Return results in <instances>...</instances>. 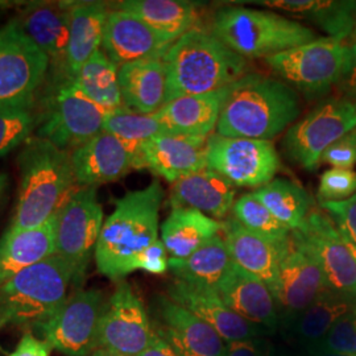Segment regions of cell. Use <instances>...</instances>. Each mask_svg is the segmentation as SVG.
<instances>
[{
    "mask_svg": "<svg viewBox=\"0 0 356 356\" xmlns=\"http://www.w3.org/2000/svg\"><path fill=\"white\" fill-rule=\"evenodd\" d=\"M301 110L300 92L276 76L251 72L229 85L216 134L270 141L292 127Z\"/></svg>",
    "mask_w": 356,
    "mask_h": 356,
    "instance_id": "cell-1",
    "label": "cell"
},
{
    "mask_svg": "<svg viewBox=\"0 0 356 356\" xmlns=\"http://www.w3.org/2000/svg\"><path fill=\"white\" fill-rule=\"evenodd\" d=\"M164 189L159 181L115 201V210L103 223L95 248L98 270L120 281L136 270V261L159 239V218Z\"/></svg>",
    "mask_w": 356,
    "mask_h": 356,
    "instance_id": "cell-2",
    "label": "cell"
},
{
    "mask_svg": "<svg viewBox=\"0 0 356 356\" xmlns=\"http://www.w3.org/2000/svg\"><path fill=\"white\" fill-rule=\"evenodd\" d=\"M163 63L166 72L165 103L226 89L251 73L247 58L201 26L175 41L164 54Z\"/></svg>",
    "mask_w": 356,
    "mask_h": 356,
    "instance_id": "cell-3",
    "label": "cell"
},
{
    "mask_svg": "<svg viewBox=\"0 0 356 356\" xmlns=\"http://www.w3.org/2000/svg\"><path fill=\"white\" fill-rule=\"evenodd\" d=\"M20 184L8 231L36 229L54 216L74 191L72 152L38 136L17 156Z\"/></svg>",
    "mask_w": 356,
    "mask_h": 356,
    "instance_id": "cell-4",
    "label": "cell"
},
{
    "mask_svg": "<svg viewBox=\"0 0 356 356\" xmlns=\"http://www.w3.org/2000/svg\"><path fill=\"white\" fill-rule=\"evenodd\" d=\"M211 32L247 60H266L318 38L310 26L282 13L239 4L225 6L216 13Z\"/></svg>",
    "mask_w": 356,
    "mask_h": 356,
    "instance_id": "cell-5",
    "label": "cell"
},
{
    "mask_svg": "<svg viewBox=\"0 0 356 356\" xmlns=\"http://www.w3.org/2000/svg\"><path fill=\"white\" fill-rule=\"evenodd\" d=\"M69 285V268L56 254L26 268L0 286V329H40L63 305Z\"/></svg>",
    "mask_w": 356,
    "mask_h": 356,
    "instance_id": "cell-6",
    "label": "cell"
},
{
    "mask_svg": "<svg viewBox=\"0 0 356 356\" xmlns=\"http://www.w3.org/2000/svg\"><path fill=\"white\" fill-rule=\"evenodd\" d=\"M42 108L36 119V136L73 152L103 132L108 114L90 101L69 78H48Z\"/></svg>",
    "mask_w": 356,
    "mask_h": 356,
    "instance_id": "cell-7",
    "label": "cell"
},
{
    "mask_svg": "<svg viewBox=\"0 0 356 356\" xmlns=\"http://www.w3.org/2000/svg\"><path fill=\"white\" fill-rule=\"evenodd\" d=\"M47 54L26 36L16 19L0 28V114L31 111L48 79Z\"/></svg>",
    "mask_w": 356,
    "mask_h": 356,
    "instance_id": "cell-8",
    "label": "cell"
},
{
    "mask_svg": "<svg viewBox=\"0 0 356 356\" xmlns=\"http://www.w3.org/2000/svg\"><path fill=\"white\" fill-rule=\"evenodd\" d=\"M350 54L351 44L347 41L318 38L266 58V64L297 92L321 97L338 85Z\"/></svg>",
    "mask_w": 356,
    "mask_h": 356,
    "instance_id": "cell-9",
    "label": "cell"
},
{
    "mask_svg": "<svg viewBox=\"0 0 356 356\" xmlns=\"http://www.w3.org/2000/svg\"><path fill=\"white\" fill-rule=\"evenodd\" d=\"M102 227L103 209L97 188H76L57 211L54 254L69 268L76 291L85 284Z\"/></svg>",
    "mask_w": 356,
    "mask_h": 356,
    "instance_id": "cell-10",
    "label": "cell"
},
{
    "mask_svg": "<svg viewBox=\"0 0 356 356\" xmlns=\"http://www.w3.org/2000/svg\"><path fill=\"white\" fill-rule=\"evenodd\" d=\"M356 128V104L344 98L319 103L296 122L284 136L282 147L297 165L314 170L325 151Z\"/></svg>",
    "mask_w": 356,
    "mask_h": 356,
    "instance_id": "cell-11",
    "label": "cell"
},
{
    "mask_svg": "<svg viewBox=\"0 0 356 356\" xmlns=\"http://www.w3.org/2000/svg\"><path fill=\"white\" fill-rule=\"evenodd\" d=\"M207 168L227 178L234 186L260 189L281 169L272 141L225 138L213 134L206 145Z\"/></svg>",
    "mask_w": 356,
    "mask_h": 356,
    "instance_id": "cell-12",
    "label": "cell"
},
{
    "mask_svg": "<svg viewBox=\"0 0 356 356\" xmlns=\"http://www.w3.org/2000/svg\"><path fill=\"white\" fill-rule=\"evenodd\" d=\"M106 305L101 291H76L40 330L44 341L67 356H86L98 348V330Z\"/></svg>",
    "mask_w": 356,
    "mask_h": 356,
    "instance_id": "cell-13",
    "label": "cell"
},
{
    "mask_svg": "<svg viewBox=\"0 0 356 356\" xmlns=\"http://www.w3.org/2000/svg\"><path fill=\"white\" fill-rule=\"evenodd\" d=\"M292 232L318 263L327 289L356 301L355 260L330 216L314 209Z\"/></svg>",
    "mask_w": 356,
    "mask_h": 356,
    "instance_id": "cell-14",
    "label": "cell"
},
{
    "mask_svg": "<svg viewBox=\"0 0 356 356\" xmlns=\"http://www.w3.org/2000/svg\"><path fill=\"white\" fill-rule=\"evenodd\" d=\"M152 322L132 286L122 281L103 307L98 348L123 356H139L152 341Z\"/></svg>",
    "mask_w": 356,
    "mask_h": 356,
    "instance_id": "cell-15",
    "label": "cell"
},
{
    "mask_svg": "<svg viewBox=\"0 0 356 356\" xmlns=\"http://www.w3.org/2000/svg\"><path fill=\"white\" fill-rule=\"evenodd\" d=\"M326 289V281L318 263L292 232L281 254L277 289L275 292L280 309V323L305 310Z\"/></svg>",
    "mask_w": 356,
    "mask_h": 356,
    "instance_id": "cell-16",
    "label": "cell"
},
{
    "mask_svg": "<svg viewBox=\"0 0 356 356\" xmlns=\"http://www.w3.org/2000/svg\"><path fill=\"white\" fill-rule=\"evenodd\" d=\"M152 329L181 356H225L227 342L209 323L168 296L154 301Z\"/></svg>",
    "mask_w": 356,
    "mask_h": 356,
    "instance_id": "cell-17",
    "label": "cell"
},
{
    "mask_svg": "<svg viewBox=\"0 0 356 356\" xmlns=\"http://www.w3.org/2000/svg\"><path fill=\"white\" fill-rule=\"evenodd\" d=\"M72 1H31L16 17L24 31L49 58L48 78H66L65 57L70 33Z\"/></svg>",
    "mask_w": 356,
    "mask_h": 356,
    "instance_id": "cell-18",
    "label": "cell"
},
{
    "mask_svg": "<svg viewBox=\"0 0 356 356\" xmlns=\"http://www.w3.org/2000/svg\"><path fill=\"white\" fill-rule=\"evenodd\" d=\"M216 293L234 313L269 335L280 329V309L275 294L263 281L235 263L218 285Z\"/></svg>",
    "mask_w": 356,
    "mask_h": 356,
    "instance_id": "cell-19",
    "label": "cell"
},
{
    "mask_svg": "<svg viewBox=\"0 0 356 356\" xmlns=\"http://www.w3.org/2000/svg\"><path fill=\"white\" fill-rule=\"evenodd\" d=\"M168 297L209 323L226 342L269 335L264 329L234 313L214 289L176 279L168 286Z\"/></svg>",
    "mask_w": 356,
    "mask_h": 356,
    "instance_id": "cell-20",
    "label": "cell"
},
{
    "mask_svg": "<svg viewBox=\"0 0 356 356\" xmlns=\"http://www.w3.org/2000/svg\"><path fill=\"white\" fill-rule=\"evenodd\" d=\"M170 45L134 13L119 8L108 13L102 51L119 67L140 60L163 58Z\"/></svg>",
    "mask_w": 356,
    "mask_h": 356,
    "instance_id": "cell-21",
    "label": "cell"
},
{
    "mask_svg": "<svg viewBox=\"0 0 356 356\" xmlns=\"http://www.w3.org/2000/svg\"><path fill=\"white\" fill-rule=\"evenodd\" d=\"M209 138L163 134L141 144L144 169L175 184L207 168L206 145Z\"/></svg>",
    "mask_w": 356,
    "mask_h": 356,
    "instance_id": "cell-22",
    "label": "cell"
},
{
    "mask_svg": "<svg viewBox=\"0 0 356 356\" xmlns=\"http://www.w3.org/2000/svg\"><path fill=\"white\" fill-rule=\"evenodd\" d=\"M72 164L76 184L90 188L115 182L135 169L127 145L106 131L73 151Z\"/></svg>",
    "mask_w": 356,
    "mask_h": 356,
    "instance_id": "cell-23",
    "label": "cell"
},
{
    "mask_svg": "<svg viewBox=\"0 0 356 356\" xmlns=\"http://www.w3.org/2000/svg\"><path fill=\"white\" fill-rule=\"evenodd\" d=\"M356 301L326 289L296 317L280 323L281 335L304 355L314 351L337 321L355 312Z\"/></svg>",
    "mask_w": 356,
    "mask_h": 356,
    "instance_id": "cell-24",
    "label": "cell"
},
{
    "mask_svg": "<svg viewBox=\"0 0 356 356\" xmlns=\"http://www.w3.org/2000/svg\"><path fill=\"white\" fill-rule=\"evenodd\" d=\"M222 231L232 261L263 281L275 294L284 250L245 229L234 216L222 222Z\"/></svg>",
    "mask_w": 356,
    "mask_h": 356,
    "instance_id": "cell-25",
    "label": "cell"
},
{
    "mask_svg": "<svg viewBox=\"0 0 356 356\" xmlns=\"http://www.w3.org/2000/svg\"><path fill=\"white\" fill-rule=\"evenodd\" d=\"M234 4H254L288 13L341 41L353 36L355 29L356 0H251Z\"/></svg>",
    "mask_w": 356,
    "mask_h": 356,
    "instance_id": "cell-26",
    "label": "cell"
},
{
    "mask_svg": "<svg viewBox=\"0 0 356 356\" xmlns=\"http://www.w3.org/2000/svg\"><path fill=\"white\" fill-rule=\"evenodd\" d=\"M227 90L181 97L168 102L156 113L166 134L210 138L216 129Z\"/></svg>",
    "mask_w": 356,
    "mask_h": 356,
    "instance_id": "cell-27",
    "label": "cell"
},
{
    "mask_svg": "<svg viewBox=\"0 0 356 356\" xmlns=\"http://www.w3.org/2000/svg\"><path fill=\"white\" fill-rule=\"evenodd\" d=\"M57 213L36 229L6 231L0 239V286L56 252Z\"/></svg>",
    "mask_w": 356,
    "mask_h": 356,
    "instance_id": "cell-28",
    "label": "cell"
},
{
    "mask_svg": "<svg viewBox=\"0 0 356 356\" xmlns=\"http://www.w3.org/2000/svg\"><path fill=\"white\" fill-rule=\"evenodd\" d=\"M235 186L210 168L172 184L169 202L172 209L191 207L214 219L229 216L235 204Z\"/></svg>",
    "mask_w": 356,
    "mask_h": 356,
    "instance_id": "cell-29",
    "label": "cell"
},
{
    "mask_svg": "<svg viewBox=\"0 0 356 356\" xmlns=\"http://www.w3.org/2000/svg\"><path fill=\"white\" fill-rule=\"evenodd\" d=\"M108 6L102 1H72L70 33L65 57V76L74 81L82 66L101 51Z\"/></svg>",
    "mask_w": 356,
    "mask_h": 356,
    "instance_id": "cell-30",
    "label": "cell"
},
{
    "mask_svg": "<svg viewBox=\"0 0 356 356\" xmlns=\"http://www.w3.org/2000/svg\"><path fill=\"white\" fill-rule=\"evenodd\" d=\"M119 85L127 108L140 114H156L166 99V72L163 58L140 60L120 66Z\"/></svg>",
    "mask_w": 356,
    "mask_h": 356,
    "instance_id": "cell-31",
    "label": "cell"
},
{
    "mask_svg": "<svg viewBox=\"0 0 356 356\" xmlns=\"http://www.w3.org/2000/svg\"><path fill=\"white\" fill-rule=\"evenodd\" d=\"M115 8L134 13L147 26L173 44L200 22L198 7L182 0H124L116 3Z\"/></svg>",
    "mask_w": 356,
    "mask_h": 356,
    "instance_id": "cell-32",
    "label": "cell"
},
{
    "mask_svg": "<svg viewBox=\"0 0 356 356\" xmlns=\"http://www.w3.org/2000/svg\"><path fill=\"white\" fill-rule=\"evenodd\" d=\"M222 222L191 209H172L161 225V242L172 259H186L219 235Z\"/></svg>",
    "mask_w": 356,
    "mask_h": 356,
    "instance_id": "cell-33",
    "label": "cell"
},
{
    "mask_svg": "<svg viewBox=\"0 0 356 356\" xmlns=\"http://www.w3.org/2000/svg\"><path fill=\"white\" fill-rule=\"evenodd\" d=\"M225 239L218 235L186 259H169V269L177 280L216 291L232 264Z\"/></svg>",
    "mask_w": 356,
    "mask_h": 356,
    "instance_id": "cell-34",
    "label": "cell"
},
{
    "mask_svg": "<svg viewBox=\"0 0 356 356\" xmlns=\"http://www.w3.org/2000/svg\"><path fill=\"white\" fill-rule=\"evenodd\" d=\"M254 194L272 216L291 231L300 229L313 210V200L309 193L286 178H273Z\"/></svg>",
    "mask_w": 356,
    "mask_h": 356,
    "instance_id": "cell-35",
    "label": "cell"
},
{
    "mask_svg": "<svg viewBox=\"0 0 356 356\" xmlns=\"http://www.w3.org/2000/svg\"><path fill=\"white\" fill-rule=\"evenodd\" d=\"M78 89L107 113L126 107L119 85V66L104 51H97L74 78Z\"/></svg>",
    "mask_w": 356,
    "mask_h": 356,
    "instance_id": "cell-36",
    "label": "cell"
},
{
    "mask_svg": "<svg viewBox=\"0 0 356 356\" xmlns=\"http://www.w3.org/2000/svg\"><path fill=\"white\" fill-rule=\"evenodd\" d=\"M232 211L234 218L245 229L267 239L280 250H285L292 231L272 216L267 207L254 197V193L243 194L235 201Z\"/></svg>",
    "mask_w": 356,
    "mask_h": 356,
    "instance_id": "cell-37",
    "label": "cell"
},
{
    "mask_svg": "<svg viewBox=\"0 0 356 356\" xmlns=\"http://www.w3.org/2000/svg\"><path fill=\"white\" fill-rule=\"evenodd\" d=\"M103 131L131 145H140L157 135L166 134L156 114H140L127 107L106 115Z\"/></svg>",
    "mask_w": 356,
    "mask_h": 356,
    "instance_id": "cell-38",
    "label": "cell"
},
{
    "mask_svg": "<svg viewBox=\"0 0 356 356\" xmlns=\"http://www.w3.org/2000/svg\"><path fill=\"white\" fill-rule=\"evenodd\" d=\"M36 128L32 111L0 114V159L24 144Z\"/></svg>",
    "mask_w": 356,
    "mask_h": 356,
    "instance_id": "cell-39",
    "label": "cell"
},
{
    "mask_svg": "<svg viewBox=\"0 0 356 356\" xmlns=\"http://www.w3.org/2000/svg\"><path fill=\"white\" fill-rule=\"evenodd\" d=\"M354 194H356V172L353 169L331 168L319 178V204L344 201Z\"/></svg>",
    "mask_w": 356,
    "mask_h": 356,
    "instance_id": "cell-40",
    "label": "cell"
},
{
    "mask_svg": "<svg viewBox=\"0 0 356 356\" xmlns=\"http://www.w3.org/2000/svg\"><path fill=\"white\" fill-rule=\"evenodd\" d=\"M317 350L356 355V310L335 322Z\"/></svg>",
    "mask_w": 356,
    "mask_h": 356,
    "instance_id": "cell-41",
    "label": "cell"
},
{
    "mask_svg": "<svg viewBox=\"0 0 356 356\" xmlns=\"http://www.w3.org/2000/svg\"><path fill=\"white\" fill-rule=\"evenodd\" d=\"M321 209L330 216L338 229L356 245V194L337 202H321Z\"/></svg>",
    "mask_w": 356,
    "mask_h": 356,
    "instance_id": "cell-42",
    "label": "cell"
},
{
    "mask_svg": "<svg viewBox=\"0 0 356 356\" xmlns=\"http://www.w3.org/2000/svg\"><path fill=\"white\" fill-rule=\"evenodd\" d=\"M321 163L332 168L353 169L356 165V128L331 144L321 157Z\"/></svg>",
    "mask_w": 356,
    "mask_h": 356,
    "instance_id": "cell-43",
    "label": "cell"
},
{
    "mask_svg": "<svg viewBox=\"0 0 356 356\" xmlns=\"http://www.w3.org/2000/svg\"><path fill=\"white\" fill-rule=\"evenodd\" d=\"M169 259L166 257V250L161 239H157L149 245L136 261V270H144L152 275H163L169 269Z\"/></svg>",
    "mask_w": 356,
    "mask_h": 356,
    "instance_id": "cell-44",
    "label": "cell"
},
{
    "mask_svg": "<svg viewBox=\"0 0 356 356\" xmlns=\"http://www.w3.org/2000/svg\"><path fill=\"white\" fill-rule=\"evenodd\" d=\"M272 344L266 337L234 341L226 344L225 356H269Z\"/></svg>",
    "mask_w": 356,
    "mask_h": 356,
    "instance_id": "cell-45",
    "label": "cell"
},
{
    "mask_svg": "<svg viewBox=\"0 0 356 356\" xmlns=\"http://www.w3.org/2000/svg\"><path fill=\"white\" fill-rule=\"evenodd\" d=\"M335 88L342 94V98L356 104V42L351 44L348 64Z\"/></svg>",
    "mask_w": 356,
    "mask_h": 356,
    "instance_id": "cell-46",
    "label": "cell"
},
{
    "mask_svg": "<svg viewBox=\"0 0 356 356\" xmlns=\"http://www.w3.org/2000/svg\"><path fill=\"white\" fill-rule=\"evenodd\" d=\"M10 356H51V346L26 332Z\"/></svg>",
    "mask_w": 356,
    "mask_h": 356,
    "instance_id": "cell-47",
    "label": "cell"
},
{
    "mask_svg": "<svg viewBox=\"0 0 356 356\" xmlns=\"http://www.w3.org/2000/svg\"><path fill=\"white\" fill-rule=\"evenodd\" d=\"M139 356H181L153 331L152 341Z\"/></svg>",
    "mask_w": 356,
    "mask_h": 356,
    "instance_id": "cell-48",
    "label": "cell"
},
{
    "mask_svg": "<svg viewBox=\"0 0 356 356\" xmlns=\"http://www.w3.org/2000/svg\"><path fill=\"white\" fill-rule=\"evenodd\" d=\"M269 356H305L298 354L296 350L293 351L291 348H285L281 346H272Z\"/></svg>",
    "mask_w": 356,
    "mask_h": 356,
    "instance_id": "cell-49",
    "label": "cell"
},
{
    "mask_svg": "<svg viewBox=\"0 0 356 356\" xmlns=\"http://www.w3.org/2000/svg\"><path fill=\"white\" fill-rule=\"evenodd\" d=\"M305 356H356V355H348V354H338V353H329V351H313V353H309Z\"/></svg>",
    "mask_w": 356,
    "mask_h": 356,
    "instance_id": "cell-50",
    "label": "cell"
},
{
    "mask_svg": "<svg viewBox=\"0 0 356 356\" xmlns=\"http://www.w3.org/2000/svg\"><path fill=\"white\" fill-rule=\"evenodd\" d=\"M341 232V231H339ZM341 235L343 236L344 243H346V245L348 247V250H350V252H351V254H353V257H354V260H355V264H356V245L354 244V243L351 242L346 235H343L342 232H341Z\"/></svg>",
    "mask_w": 356,
    "mask_h": 356,
    "instance_id": "cell-51",
    "label": "cell"
},
{
    "mask_svg": "<svg viewBox=\"0 0 356 356\" xmlns=\"http://www.w3.org/2000/svg\"><path fill=\"white\" fill-rule=\"evenodd\" d=\"M92 356H123L120 355V354H116V353H113V351H108V350H104V348H97L94 353H92Z\"/></svg>",
    "mask_w": 356,
    "mask_h": 356,
    "instance_id": "cell-52",
    "label": "cell"
},
{
    "mask_svg": "<svg viewBox=\"0 0 356 356\" xmlns=\"http://www.w3.org/2000/svg\"><path fill=\"white\" fill-rule=\"evenodd\" d=\"M6 186H7V177L4 175H0V201H1L3 195H4Z\"/></svg>",
    "mask_w": 356,
    "mask_h": 356,
    "instance_id": "cell-53",
    "label": "cell"
},
{
    "mask_svg": "<svg viewBox=\"0 0 356 356\" xmlns=\"http://www.w3.org/2000/svg\"><path fill=\"white\" fill-rule=\"evenodd\" d=\"M8 3L7 1H0V7H3V6H7Z\"/></svg>",
    "mask_w": 356,
    "mask_h": 356,
    "instance_id": "cell-54",
    "label": "cell"
},
{
    "mask_svg": "<svg viewBox=\"0 0 356 356\" xmlns=\"http://www.w3.org/2000/svg\"><path fill=\"white\" fill-rule=\"evenodd\" d=\"M353 36H354V40H355V42H356V22H355V29H354V35H353Z\"/></svg>",
    "mask_w": 356,
    "mask_h": 356,
    "instance_id": "cell-55",
    "label": "cell"
}]
</instances>
